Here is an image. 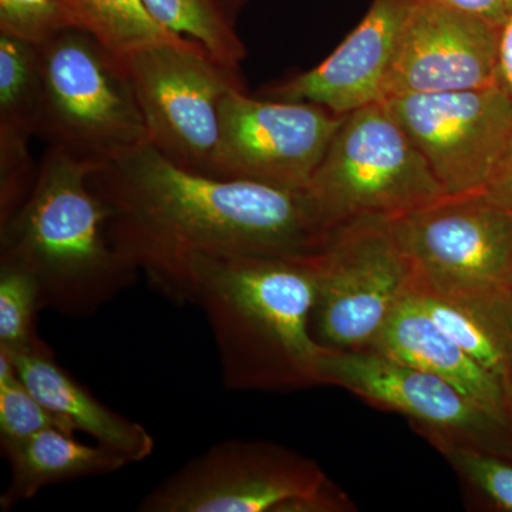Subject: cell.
Wrapping results in <instances>:
<instances>
[{
  "label": "cell",
  "mask_w": 512,
  "mask_h": 512,
  "mask_svg": "<svg viewBox=\"0 0 512 512\" xmlns=\"http://www.w3.org/2000/svg\"><path fill=\"white\" fill-rule=\"evenodd\" d=\"M342 119L315 104L232 90L222 101L214 177L303 190Z\"/></svg>",
  "instance_id": "12"
},
{
  "label": "cell",
  "mask_w": 512,
  "mask_h": 512,
  "mask_svg": "<svg viewBox=\"0 0 512 512\" xmlns=\"http://www.w3.org/2000/svg\"><path fill=\"white\" fill-rule=\"evenodd\" d=\"M414 279L444 295L512 291V214L483 192L447 195L392 218Z\"/></svg>",
  "instance_id": "9"
},
{
  "label": "cell",
  "mask_w": 512,
  "mask_h": 512,
  "mask_svg": "<svg viewBox=\"0 0 512 512\" xmlns=\"http://www.w3.org/2000/svg\"><path fill=\"white\" fill-rule=\"evenodd\" d=\"M447 195L484 192L512 143V101L498 86L384 101Z\"/></svg>",
  "instance_id": "11"
},
{
  "label": "cell",
  "mask_w": 512,
  "mask_h": 512,
  "mask_svg": "<svg viewBox=\"0 0 512 512\" xmlns=\"http://www.w3.org/2000/svg\"><path fill=\"white\" fill-rule=\"evenodd\" d=\"M318 252L207 258L192 269V305L214 335L222 383L235 392H293L320 384L311 313Z\"/></svg>",
  "instance_id": "2"
},
{
  "label": "cell",
  "mask_w": 512,
  "mask_h": 512,
  "mask_svg": "<svg viewBox=\"0 0 512 512\" xmlns=\"http://www.w3.org/2000/svg\"><path fill=\"white\" fill-rule=\"evenodd\" d=\"M39 47L47 147L103 165L148 144L143 114L123 67L92 36L64 29Z\"/></svg>",
  "instance_id": "6"
},
{
  "label": "cell",
  "mask_w": 512,
  "mask_h": 512,
  "mask_svg": "<svg viewBox=\"0 0 512 512\" xmlns=\"http://www.w3.org/2000/svg\"><path fill=\"white\" fill-rule=\"evenodd\" d=\"M312 338L323 349L372 348L409 293L414 269L392 218L362 217L333 228L318 252Z\"/></svg>",
  "instance_id": "7"
},
{
  "label": "cell",
  "mask_w": 512,
  "mask_h": 512,
  "mask_svg": "<svg viewBox=\"0 0 512 512\" xmlns=\"http://www.w3.org/2000/svg\"><path fill=\"white\" fill-rule=\"evenodd\" d=\"M497 86L512 101V6L497 32Z\"/></svg>",
  "instance_id": "27"
},
{
  "label": "cell",
  "mask_w": 512,
  "mask_h": 512,
  "mask_svg": "<svg viewBox=\"0 0 512 512\" xmlns=\"http://www.w3.org/2000/svg\"><path fill=\"white\" fill-rule=\"evenodd\" d=\"M100 165L47 147L32 191L0 222V264L39 284L43 309L70 318L100 311L136 281L109 235V210L90 185Z\"/></svg>",
  "instance_id": "3"
},
{
  "label": "cell",
  "mask_w": 512,
  "mask_h": 512,
  "mask_svg": "<svg viewBox=\"0 0 512 512\" xmlns=\"http://www.w3.org/2000/svg\"><path fill=\"white\" fill-rule=\"evenodd\" d=\"M305 191L329 232L356 218L400 217L447 197L384 101L343 116Z\"/></svg>",
  "instance_id": "4"
},
{
  "label": "cell",
  "mask_w": 512,
  "mask_h": 512,
  "mask_svg": "<svg viewBox=\"0 0 512 512\" xmlns=\"http://www.w3.org/2000/svg\"><path fill=\"white\" fill-rule=\"evenodd\" d=\"M412 292L443 332L504 380L512 360V291L444 295L414 279Z\"/></svg>",
  "instance_id": "19"
},
{
  "label": "cell",
  "mask_w": 512,
  "mask_h": 512,
  "mask_svg": "<svg viewBox=\"0 0 512 512\" xmlns=\"http://www.w3.org/2000/svg\"><path fill=\"white\" fill-rule=\"evenodd\" d=\"M215 2H217L218 5L221 6V9L227 13L229 18L235 22V16H237L239 9H241L248 0H215Z\"/></svg>",
  "instance_id": "29"
},
{
  "label": "cell",
  "mask_w": 512,
  "mask_h": 512,
  "mask_svg": "<svg viewBox=\"0 0 512 512\" xmlns=\"http://www.w3.org/2000/svg\"><path fill=\"white\" fill-rule=\"evenodd\" d=\"M2 451L12 471L9 487L0 497L2 511L12 510L49 485L107 476L130 464L109 447L80 443L74 434L59 429H46L18 443L2 444Z\"/></svg>",
  "instance_id": "18"
},
{
  "label": "cell",
  "mask_w": 512,
  "mask_h": 512,
  "mask_svg": "<svg viewBox=\"0 0 512 512\" xmlns=\"http://www.w3.org/2000/svg\"><path fill=\"white\" fill-rule=\"evenodd\" d=\"M320 384L407 417L431 444L451 443L512 456V426L453 384L376 349H322Z\"/></svg>",
  "instance_id": "10"
},
{
  "label": "cell",
  "mask_w": 512,
  "mask_h": 512,
  "mask_svg": "<svg viewBox=\"0 0 512 512\" xmlns=\"http://www.w3.org/2000/svg\"><path fill=\"white\" fill-rule=\"evenodd\" d=\"M143 114L148 144L178 167L214 177L225 96L245 89L237 67L200 45L143 47L119 62Z\"/></svg>",
  "instance_id": "8"
},
{
  "label": "cell",
  "mask_w": 512,
  "mask_h": 512,
  "mask_svg": "<svg viewBox=\"0 0 512 512\" xmlns=\"http://www.w3.org/2000/svg\"><path fill=\"white\" fill-rule=\"evenodd\" d=\"M90 185L121 258L177 305H192L201 259L311 255L330 235L305 188L192 173L151 144L97 167Z\"/></svg>",
  "instance_id": "1"
},
{
  "label": "cell",
  "mask_w": 512,
  "mask_h": 512,
  "mask_svg": "<svg viewBox=\"0 0 512 512\" xmlns=\"http://www.w3.org/2000/svg\"><path fill=\"white\" fill-rule=\"evenodd\" d=\"M46 429L76 434L39 402L20 379L10 357L0 352V443H18Z\"/></svg>",
  "instance_id": "23"
},
{
  "label": "cell",
  "mask_w": 512,
  "mask_h": 512,
  "mask_svg": "<svg viewBox=\"0 0 512 512\" xmlns=\"http://www.w3.org/2000/svg\"><path fill=\"white\" fill-rule=\"evenodd\" d=\"M42 87L39 47L0 33V222L35 185L30 141L39 134Z\"/></svg>",
  "instance_id": "15"
},
{
  "label": "cell",
  "mask_w": 512,
  "mask_h": 512,
  "mask_svg": "<svg viewBox=\"0 0 512 512\" xmlns=\"http://www.w3.org/2000/svg\"><path fill=\"white\" fill-rule=\"evenodd\" d=\"M60 9L66 29L92 36L117 62L143 47L190 42L161 25L144 0H60Z\"/></svg>",
  "instance_id": "20"
},
{
  "label": "cell",
  "mask_w": 512,
  "mask_h": 512,
  "mask_svg": "<svg viewBox=\"0 0 512 512\" xmlns=\"http://www.w3.org/2000/svg\"><path fill=\"white\" fill-rule=\"evenodd\" d=\"M43 309L39 284L19 266L0 264V352H28L46 345L37 335Z\"/></svg>",
  "instance_id": "22"
},
{
  "label": "cell",
  "mask_w": 512,
  "mask_h": 512,
  "mask_svg": "<svg viewBox=\"0 0 512 512\" xmlns=\"http://www.w3.org/2000/svg\"><path fill=\"white\" fill-rule=\"evenodd\" d=\"M8 356L30 392L76 433L89 434L101 446L126 457L130 464L141 463L154 453L156 441L153 436L141 424L101 403L56 362L49 346Z\"/></svg>",
  "instance_id": "17"
},
{
  "label": "cell",
  "mask_w": 512,
  "mask_h": 512,
  "mask_svg": "<svg viewBox=\"0 0 512 512\" xmlns=\"http://www.w3.org/2000/svg\"><path fill=\"white\" fill-rule=\"evenodd\" d=\"M413 0H373L372 6L322 63L262 90L268 99L303 101L336 116L383 103L397 43Z\"/></svg>",
  "instance_id": "14"
},
{
  "label": "cell",
  "mask_w": 512,
  "mask_h": 512,
  "mask_svg": "<svg viewBox=\"0 0 512 512\" xmlns=\"http://www.w3.org/2000/svg\"><path fill=\"white\" fill-rule=\"evenodd\" d=\"M433 446L495 510L512 512V456L443 441Z\"/></svg>",
  "instance_id": "24"
},
{
  "label": "cell",
  "mask_w": 512,
  "mask_h": 512,
  "mask_svg": "<svg viewBox=\"0 0 512 512\" xmlns=\"http://www.w3.org/2000/svg\"><path fill=\"white\" fill-rule=\"evenodd\" d=\"M154 18L175 35L200 43L215 60L237 67L247 57L235 22L215 0H144Z\"/></svg>",
  "instance_id": "21"
},
{
  "label": "cell",
  "mask_w": 512,
  "mask_h": 512,
  "mask_svg": "<svg viewBox=\"0 0 512 512\" xmlns=\"http://www.w3.org/2000/svg\"><path fill=\"white\" fill-rule=\"evenodd\" d=\"M505 397H507L508 417L512 426V360L504 376Z\"/></svg>",
  "instance_id": "30"
},
{
  "label": "cell",
  "mask_w": 512,
  "mask_h": 512,
  "mask_svg": "<svg viewBox=\"0 0 512 512\" xmlns=\"http://www.w3.org/2000/svg\"><path fill=\"white\" fill-rule=\"evenodd\" d=\"M497 32V26L483 19L413 0L387 80L386 100L497 86Z\"/></svg>",
  "instance_id": "13"
},
{
  "label": "cell",
  "mask_w": 512,
  "mask_h": 512,
  "mask_svg": "<svg viewBox=\"0 0 512 512\" xmlns=\"http://www.w3.org/2000/svg\"><path fill=\"white\" fill-rule=\"evenodd\" d=\"M372 349L441 377L461 392L511 424L504 380L481 366L437 326L410 288Z\"/></svg>",
  "instance_id": "16"
},
{
  "label": "cell",
  "mask_w": 512,
  "mask_h": 512,
  "mask_svg": "<svg viewBox=\"0 0 512 512\" xmlns=\"http://www.w3.org/2000/svg\"><path fill=\"white\" fill-rule=\"evenodd\" d=\"M64 29L60 0H0V33L42 45Z\"/></svg>",
  "instance_id": "25"
},
{
  "label": "cell",
  "mask_w": 512,
  "mask_h": 512,
  "mask_svg": "<svg viewBox=\"0 0 512 512\" xmlns=\"http://www.w3.org/2000/svg\"><path fill=\"white\" fill-rule=\"evenodd\" d=\"M352 507L311 458L271 441L227 440L165 478L137 511L342 512Z\"/></svg>",
  "instance_id": "5"
},
{
  "label": "cell",
  "mask_w": 512,
  "mask_h": 512,
  "mask_svg": "<svg viewBox=\"0 0 512 512\" xmlns=\"http://www.w3.org/2000/svg\"><path fill=\"white\" fill-rule=\"evenodd\" d=\"M423 2L436 3L444 8L466 13L474 18L483 19L497 28L503 23L512 6V0H423Z\"/></svg>",
  "instance_id": "26"
},
{
  "label": "cell",
  "mask_w": 512,
  "mask_h": 512,
  "mask_svg": "<svg viewBox=\"0 0 512 512\" xmlns=\"http://www.w3.org/2000/svg\"><path fill=\"white\" fill-rule=\"evenodd\" d=\"M483 194L512 214V143Z\"/></svg>",
  "instance_id": "28"
}]
</instances>
